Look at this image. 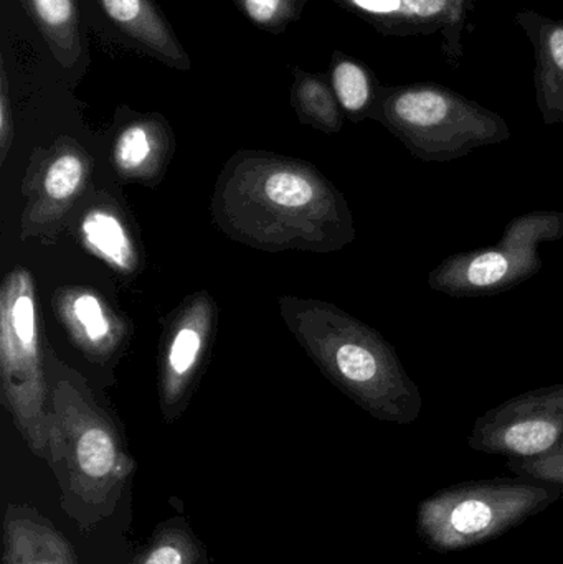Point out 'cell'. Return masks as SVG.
Returning a JSON list of instances; mask_svg holds the SVG:
<instances>
[{"instance_id": "1", "label": "cell", "mask_w": 563, "mask_h": 564, "mask_svg": "<svg viewBox=\"0 0 563 564\" xmlns=\"http://www.w3.org/2000/svg\"><path fill=\"white\" fill-rule=\"evenodd\" d=\"M218 224L263 250L336 251L356 238L343 195L313 167L250 155L231 162L214 198Z\"/></svg>"}, {"instance_id": "2", "label": "cell", "mask_w": 563, "mask_h": 564, "mask_svg": "<svg viewBox=\"0 0 563 564\" xmlns=\"http://www.w3.org/2000/svg\"><path fill=\"white\" fill-rule=\"evenodd\" d=\"M283 314L326 377L370 416L396 424L419 420V384L379 332L323 302L290 301Z\"/></svg>"}, {"instance_id": "3", "label": "cell", "mask_w": 563, "mask_h": 564, "mask_svg": "<svg viewBox=\"0 0 563 564\" xmlns=\"http://www.w3.org/2000/svg\"><path fill=\"white\" fill-rule=\"evenodd\" d=\"M53 417L62 456L59 507L88 532L115 513L136 463L115 423L82 398L58 394Z\"/></svg>"}, {"instance_id": "4", "label": "cell", "mask_w": 563, "mask_h": 564, "mask_svg": "<svg viewBox=\"0 0 563 564\" xmlns=\"http://www.w3.org/2000/svg\"><path fill=\"white\" fill-rule=\"evenodd\" d=\"M561 487L541 480H485L440 490L420 503L416 530L436 552L481 545L542 512Z\"/></svg>"}, {"instance_id": "5", "label": "cell", "mask_w": 563, "mask_h": 564, "mask_svg": "<svg viewBox=\"0 0 563 564\" xmlns=\"http://www.w3.org/2000/svg\"><path fill=\"white\" fill-rule=\"evenodd\" d=\"M6 403L32 453L59 469V437L55 417L45 411V384L40 361L39 328L32 280L25 271L7 278L0 322Z\"/></svg>"}, {"instance_id": "6", "label": "cell", "mask_w": 563, "mask_h": 564, "mask_svg": "<svg viewBox=\"0 0 563 564\" xmlns=\"http://www.w3.org/2000/svg\"><path fill=\"white\" fill-rule=\"evenodd\" d=\"M562 238V212L519 215L506 225L498 243L446 258L430 273V289L458 299L511 291L541 273L542 245Z\"/></svg>"}, {"instance_id": "7", "label": "cell", "mask_w": 563, "mask_h": 564, "mask_svg": "<svg viewBox=\"0 0 563 564\" xmlns=\"http://www.w3.org/2000/svg\"><path fill=\"white\" fill-rule=\"evenodd\" d=\"M387 119L415 158L425 162H450L479 145L508 139L495 118L465 112L433 89L407 91L389 102Z\"/></svg>"}, {"instance_id": "8", "label": "cell", "mask_w": 563, "mask_h": 564, "mask_svg": "<svg viewBox=\"0 0 563 564\" xmlns=\"http://www.w3.org/2000/svg\"><path fill=\"white\" fill-rule=\"evenodd\" d=\"M563 441V383L535 388L506 400L476 420L469 447L485 454L528 459Z\"/></svg>"}, {"instance_id": "9", "label": "cell", "mask_w": 563, "mask_h": 564, "mask_svg": "<svg viewBox=\"0 0 563 564\" xmlns=\"http://www.w3.org/2000/svg\"><path fill=\"white\" fill-rule=\"evenodd\" d=\"M2 543L3 564H79L69 540L30 506L7 503Z\"/></svg>"}, {"instance_id": "10", "label": "cell", "mask_w": 563, "mask_h": 564, "mask_svg": "<svg viewBox=\"0 0 563 564\" xmlns=\"http://www.w3.org/2000/svg\"><path fill=\"white\" fill-rule=\"evenodd\" d=\"M109 20L139 46L178 69L191 68V59L178 43L161 10L152 0H96Z\"/></svg>"}, {"instance_id": "11", "label": "cell", "mask_w": 563, "mask_h": 564, "mask_svg": "<svg viewBox=\"0 0 563 564\" xmlns=\"http://www.w3.org/2000/svg\"><path fill=\"white\" fill-rule=\"evenodd\" d=\"M42 33L50 52L65 68H73L85 56V33L76 0H22Z\"/></svg>"}, {"instance_id": "12", "label": "cell", "mask_w": 563, "mask_h": 564, "mask_svg": "<svg viewBox=\"0 0 563 564\" xmlns=\"http://www.w3.org/2000/svg\"><path fill=\"white\" fill-rule=\"evenodd\" d=\"M129 564H210L204 543L185 520L172 519L158 525L151 539Z\"/></svg>"}, {"instance_id": "13", "label": "cell", "mask_w": 563, "mask_h": 564, "mask_svg": "<svg viewBox=\"0 0 563 564\" xmlns=\"http://www.w3.org/2000/svg\"><path fill=\"white\" fill-rule=\"evenodd\" d=\"M86 245L116 270L134 268V251L121 221L106 210H93L82 225Z\"/></svg>"}, {"instance_id": "14", "label": "cell", "mask_w": 563, "mask_h": 564, "mask_svg": "<svg viewBox=\"0 0 563 564\" xmlns=\"http://www.w3.org/2000/svg\"><path fill=\"white\" fill-rule=\"evenodd\" d=\"M293 96L303 119L326 131H337L340 128L336 101L323 79L311 75L297 76Z\"/></svg>"}, {"instance_id": "15", "label": "cell", "mask_w": 563, "mask_h": 564, "mask_svg": "<svg viewBox=\"0 0 563 564\" xmlns=\"http://www.w3.org/2000/svg\"><path fill=\"white\" fill-rule=\"evenodd\" d=\"M159 144V129L154 122H132L122 129L116 141V161L124 171L144 167Z\"/></svg>"}, {"instance_id": "16", "label": "cell", "mask_w": 563, "mask_h": 564, "mask_svg": "<svg viewBox=\"0 0 563 564\" xmlns=\"http://www.w3.org/2000/svg\"><path fill=\"white\" fill-rule=\"evenodd\" d=\"M83 177H85L83 159L76 152H62L46 167L43 192L56 204L68 202L82 187Z\"/></svg>"}, {"instance_id": "17", "label": "cell", "mask_w": 563, "mask_h": 564, "mask_svg": "<svg viewBox=\"0 0 563 564\" xmlns=\"http://www.w3.org/2000/svg\"><path fill=\"white\" fill-rule=\"evenodd\" d=\"M307 0H235L250 22L263 30L283 32L300 19Z\"/></svg>"}, {"instance_id": "18", "label": "cell", "mask_w": 563, "mask_h": 564, "mask_svg": "<svg viewBox=\"0 0 563 564\" xmlns=\"http://www.w3.org/2000/svg\"><path fill=\"white\" fill-rule=\"evenodd\" d=\"M333 86L340 106L350 115H357L369 105V78L357 63H337L333 72Z\"/></svg>"}, {"instance_id": "19", "label": "cell", "mask_w": 563, "mask_h": 564, "mask_svg": "<svg viewBox=\"0 0 563 564\" xmlns=\"http://www.w3.org/2000/svg\"><path fill=\"white\" fill-rule=\"evenodd\" d=\"M72 318L82 328V335L88 344H101L111 334V325L106 317L105 308L95 294L82 292L73 299Z\"/></svg>"}, {"instance_id": "20", "label": "cell", "mask_w": 563, "mask_h": 564, "mask_svg": "<svg viewBox=\"0 0 563 564\" xmlns=\"http://www.w3.org/2000/svg\"><path fill=\"white\" fill-rule=\"evenodd\" d=\"M508 466L526 479L541 480L551 486L563 487V441L541 456L509 459Z\"/></svg>"}, {"instance_id": "21", "label": "cell", "mask_w": 563, "mask_h": 564, "mask_svg": "<svg viewBox=\"0 0 563 564\" xmlns=\"http://www.w3.org/2000/svg\"><path fill=\"white\" fill-rule=\"evenodd\" d=\"M202 350V332L195 325H184L175 334L169 348L167 365L171 375L175 378H184L191 373L192 368L197 365L198 355Z\"/></svg>"}, {"instance_id": "22", "label": "cell", "mask_w": 563, "mask_h": 564, "mask_svg": "<svg viewBox=\"0 0 563 564\" xmlns=\"http://www.w3.org/2000/svg\"><path fill=\"white\" fill-rule=\"evenodd\" d=\"M10 129H12V108H10L9 82L6 68L0 69V144H2V161L9 149Z\"/></svg>"}, {"instance_id": "23", "label": "cell", "mask_w": 563, "mask_h": 564, "mask_svg": "<svg viewBox=\"0 0 563 564\" xmlns=\"http://www.w3.org/2000/svg\"><path fill=\"white\" fill-rule=\"evenodd\" d=\"M359 9L373 13H390L402 9L403 0H350Z\"/></svg>"}, {"instance_id": "24", "label": "cell", "mask_w": 563, "mask_h": 564, "mask_svg": "<svg viewBox=\"0 0 563 564\" xmlns=\"http://www.w3.org/2000/svg\"><path fill=\"white\" fill-rule=\"evenodd\" d=\"M410 12L420 13V15H430L439 12L445 0H403Z\"/></svg>"}, {"instance_id": "25", "label": "cell", "mask_w": 563, "mask_h": 564, "mask_svg": "<svg viewBox=\"0 0 563 564\" xmlns=\"http://www.w3.org/2000/svg\"><path fill=\"white\" fill-rule=\"evenodd\" d=\"M551 50L555 63L563 69V30H557V32L552 33Z\"/></svg>"}]
</instances>
